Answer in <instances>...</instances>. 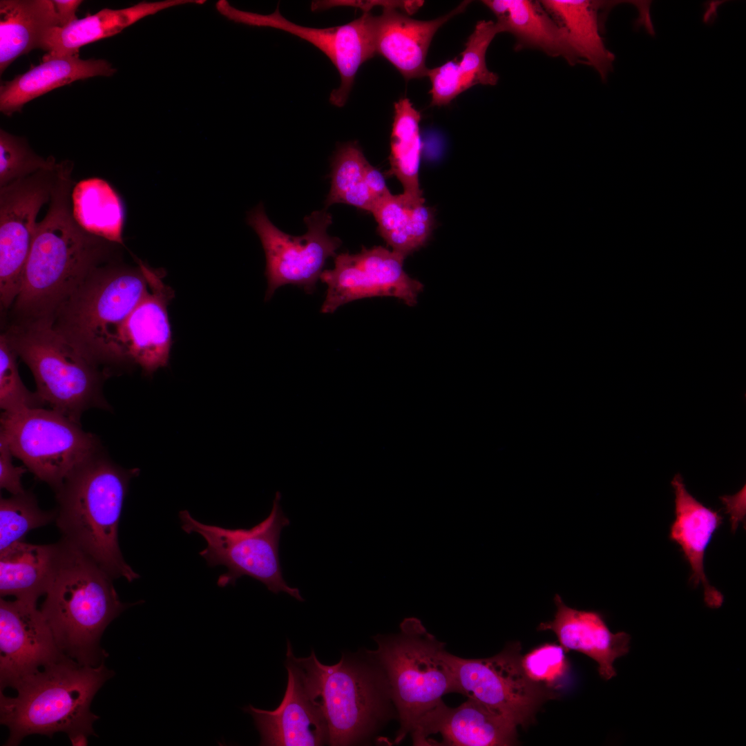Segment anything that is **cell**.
<instances>
[{
	"label": "cell",
	"instance_id": "e575fe53",
	"mask_svg": "<svg viewBox=\"0 0 746 746\" xmlns=\"http://www.w3.org/2000/svg\"><path fill=\"white\" fill-rule=\"evenodd\" d=\"M59 166L53 157L37 155L23 138L0 131V187L25 178L40 171L55 170Z\"/></svg>",
	"mask_w": 746,
	"mask_h": 746
},
{
	"label": "cell",
	"instance_id": "484cf974",
	"mask_svg": "<svg viewBox=\"0 0 746 746\" xmlns=\"http://www.w3.org/2000/svg\"><path fill=\"white\" fill-rule=\"evenodd\" d=\"M500 32L495 21H479L459 58L428 69L431 106L448 105L459 94L478 84H497L499 76L488 68L486 55L495 35Z\"/></svg>",
	"mask_w": 746,
	"mask_h": 746
},
{
	"label": "cell",
	"instance_id": "4fadbf2b",
	"mask_svg": "<svg viewBox=\"0 0 746 746\" xmlns=\"http://www.w3.org/2000/svg\"><path fill=\"white\" fill-rule=\"evenodd\" d=\"M35 173L0 187V303L7 312L17 297L41 207L49 202L58 169Z\"/></svg>",
	"mask_w": 746,
	"mask_h": 746
},
{
	"label": "cell",
	"instance_id": "5b68a950",
	"mask_svg": "<svg viewBox=\"0 0 746 746\" xmlns=\"http://www.w3.org/2000/svg\"><path fill=\"white\" fill-rule=\"evenodd\" d=\"M120 256L93 269L61 303L50 321L52 328L84 355L113 375L129 365L120 329L149 290L140 265Z\"/></svg>",
	"mask_w": 746,
	"mask_h": 746
},
{
	"label": "cell",
	"instance_id": "8d00e7d4",
	"mask_svg": "<svg viewBox=\"0 0 746 746\" xmlns=\"http://www.w3.org/2000/svg\"><path fill=\"white\" fill-rule=\"evenodd\" d=\"M561 645L546 643L522 657L525 673L533 682L548 689L560 686L569 671V664Z\"/></svg>",
	"mask_w": 746,
	"mask_h": 746
},
{
	"label": "cell",
	"instance_id": "8fae6325",
	"mask_svg": "<svg viewBox=\"0 0 746 746\" xmlns=\"http://www.w3.org/2000/svg\"><path fill=\"white\" fill-rule=\"evenodd\" d=\"M247 221L258 236L265 254L266 300L271 298L278 287L289 284L312 293L326 261L337 255L336 251L342 243L338 238L327 233L332 217L325 209L305 216L307 232L298 236L277 228L267 217L262 203L248 213Z\"/></svg>",
	"mask_w": 746,
	"mask_h": 746
},
{
	"label": "cell",
	"instance_id": "836d02e7",
	"mask_svg": "<svg viewBox=\"0 0 746 746\" xmlns=\"http://www.w3.org/2000/svg\"><path fill=\"white\" fill-rule=\"evenodd\" d=\"M55 510H42L35 495L25 491L10 497L0 499V551L23 541L31 530L55 520Z\"/></svg>",
	"mask_w": 746,
	"mask_h": 746
},
{
	"label": "cell",
	"instance_id": "83f0119b",
	"mask_svg": "<svg viewBox=\"0 0 746 746\" xmlns=\"http://www.w3.org/2000/svg\"><path fill=\"white\" fill-rule=\"evenodd\" d=\"M59 26L51 0L0 1V73L18 57L35 48Z\"/></svg>",
	"mask_w": 746,
	"mask_h": 746
},
{
	"label": "cell",
	"instance_id": "f546056e",
	"mask_svg": "<svg viewBox=\"0 0 746 746\" xmlns=\"http://www.w3.org/2000/svg\"><path fill=\"white\" fill-rule=\"evenodd\" d=\"M377 231L392 251L406 257L423 246L430 237L434 214L424 200L392 193L380 200L371 213Z\"/></svg>",
	"mask_w": 746,
	"mask_h": 746
},
{
	"label": "cell",
	"instance_id": "d6986e66",
	"mask_svg": "<svg viewBox=\"0 0 746 746\" xmlns=\"http://www.w3.org/2000/svg\"><path fill=\"white\" fill-rule=\"evenodd\" d=\"M136 261L147 278L149 290L123 323L120 344L129 365L140 366L151 376L168 365L172 336L167 307L173 291L162 280V270L151 268L141 260Z\"/></svg>",
	"mask_w": 746,
	"mask_h": 746
},
{
	"label": "cell",
	"instance_id": "5bb4252c",
	"mask_svg": "<svg viewBox=\"0 0 746 746\" xmlns=\"http://www.w3.org/2000/svg\"><path fill=\"white\" fill-rule=\"evenodd\" d=\"M216 8L222 16L236 23L251 26L278 29L295 35L323 52L337 69L340 86L333 90L330 103L343 107L347 102L360 66L376 55L372 31V17L363 12L358 19L344 25L325 28H311L294 23L285 18L278 8L268 15L239 10L227 1L220 0Z\"/></svg>",
	"mask_w": 746,
	"mask_h": 746
},
{
	"label": "cell",
	"instance_id": "3957f363",
	"mask_svg": "<svg viewBox=\"0 0 746 746\" xmlns=\"http://www.w3.org/2000/svg\"><path fill=\"white\" fill-rule=\"evenodd\" d=\"M113 676L104 662L84 665L64 656L21 681L17 696L0 691V722L9 730L4 745H18L32 734L51 738L57 732L67 734L73 745H86L89 736H97L93 725L99 719L90 711L91 702Z\"/></svg>",
	"mask_w": 746,
	"mask_h": 746
},
{
	"label": "cell",
	"instance_id": "f1b7e54d",
	"mask_svg": "<svg viewBox=\"0 0 746 746\" xmlns=\"http://www.w3.org/2000/svg\"><path fill=\"white\" fill-rule=\"evenodd\" d=\"M60 542L32 544L17 542L0 551V595L35 603L46 593L59 553Z\"/></svg>",
	"mask_w": 746,
	"mask_h": 746
},
{
	"label": "cell",
	"instance_id": "d4e9b609",
	"mask_svg": "<svg viewBox=\"0 0 746 746\" xmlns=\"http://www.w3.org/2000/svg\"><path fill=\"white\" fill-rule=\"evenodd\" d=\"M105 59H82L79 54L44 57L39 65L6 82L0 87V111L10 115L28 102L60 86L95 76L109 77L116 73Z\"/></svg>",
	"mask_w": 746,
	"mask_h": 746
},
{
	"label": "cell",
	"instance_id": "7a4b0ae2",
	"mask_svg": "<svg viewBox=\"0 0 746 746\" xmlns=\"http://www.w3.org/2000/svg\"><path fill=\"white\" fill-rule=\"evenodd\" d=\"M138 468L125 469L102 450L78 464L55 490V522L61 539L97 563L113 579L140 577L126 562L118 541L121 513L131 479Z\"/></svg>",
	"mask_w": 746,
	"mask_h": 746
},
{
	"label": "cell",
	"instance_id": "74e56055",
	"mask_svg": "<svg viewBox=\"0 0 746 746\" xmlns=\"http://www.w3.org/2000/svg\"><path fill=\"white\" fill-rule=\"evenodd\" d=\"M13 457L6 439L0 434V488L12 495H19L26 491L21 477L28 469L26 466H15Z\"/></svg>",
	"mask_w": 746,
	"mask_h": 746
},
{
	"label": "cell",
	"instance_id": "9c48e42d",
	"mask_svg": "<svg viewBox=\"0 0 746 746\" xmlns=\"http://www.w3.org/2000/svg\"><path fill=\"white\" fill-rule=\"evenodd\" d=\"M277 492L269 515L251 528H226L209 525L194 519L186 510H181L179 517L182 529L188 534H200L207 547L200 552L209 566L222 565L227 573L217 580L220 587L235 585L242 576H249L264 584L274 593L285 592L298 601H303L300 591L289 586L283 577L278 555L279 539L283 528L289 524Z\"/></svg>",
	"mask_w": 746,
	"mask_h": 746
},
{
	"label": "cell",
	"instance_id": "e0dca14e",
	"mask_svg": "<svg viewBox=\"0 0 746 746\" xmlns=\"http://www.w3.org/2000/svg\"><path fill=\"white\" fill-rule=\"evenodd\" d=\"M64 656L37 604L1 598V691Z\"/></svg>",
	"mask_w": 746,
	"mask_h": 746
},
{
	"label": "cell",
	"instance_id": "ba28073f",
	"mask_svg": "<svg viewBox=\"0 0 746 746\" xmlns=\"http://www.w3.org/2000/svg\"><path fill=\"white\" fill-rule=\"evenodd\" d=\"M298 660L308 687L321 703L329 745L362 743L396 715L386 677L367 652L365 658L343 654L332 665L321 663L314 651Z\"/></svg>",
	"mask_w": 746,
	"mask_h": 746
},
{
	"label": "cell",
	"instance_id": "4dcf8cb0",
	"mask_svg": "<svg viewBox=\"0 0 746 746\" xmlns=\"http://www.w3.org/2000/svg\"><path fill=\"white\" fill-rule=\"evenodd\" d=\"M71 210L75 221L86 231L124 246L122 238L124 205L119 194L106 181L91 178L74 185Z\"/></svg>",
	"mask_w": 746,
	"mask_h": 746
},
{
	"label": "cell",
	"instance_id": "30bf717a",
	"mask_svg": "<svg viewBox=\"0 0 746 746\" xmlns=\"http://www.w3.org/2000/svg\"><path fill=\"white\" fill-rule=\"evenodd\" d=\"M0 434L14 457L55 491L82 461L102 449L81 423L52 409L2 412Z\"/></svg>",
	"mask_w": 746,
	"mask_h": 746
},
{
	"label": "cell",
	"instance_id": "52a82bcc",
	"mask_svg": "<svg viewBox=\"0 0 746 746\" xmlns=\"http://www.w3.org/2000/svg\"><path fill=\"white\" fill-rule=\"evenodd\" d=\"M30 370L46 405L79 423L88 409L110 410L103 386L111 376L57 332L48 320L6 322L1 333Z\"/></svg>",
	"mask_w": 746,
	"mask_h": 746
},
{
	"label": "cell",
	"instance_id": "603a6c76",
	"mask_svg": "<svg viewBox=\"0 0 746 746\" xmlns=\"http://www.w3.org/2000/svg\"><path fill=\"white\" fill-rule=\"evenodd\" d=\"M495 16L501 32L515 38L514 49L537 50L547 56L563 59L568 65L581 64L562 28L539 1L484 0Z\"/></svg>",
	"mask_w": 746,
	"mask_h": 746
},
{
	"label": "cell",
	"instance_id": "d6a6232c",
	"mask_svg": "<svg viewBox=\"0 0 746 746\" xmlns=\"http://www.w3.org/2000/svg\"><path fill=\"white\" fill-rule=\"evenodd\" d=\"M367 162L356 142H347L338 148L331 163V186L325 201L326 207L342 203L372 213L376 201L366 182Z\"/></svg>",
	"mask_w": 746,
	"mask_h": 746
},
{
	"label": "cell",
	"instance_id": "9a60e30c",
	"mask_svg": "<svg viewBox=\"0 0 746 746\" xmlns=\"http://www.w3.org/2000/svg\"><path fill=\"white\" fill-rule=\"evenodd\" d=\"M405 258L381 246L363 247L354 254H337L334 268L324 269L320 276L327 286L321 312L332 314L346 303L365 298L410 299L417 289V281L404 271Z\"/></svg>",
	"mask_w": 746,
	"mask_h": 746
},
{
	"label": "cell",
	"instance_id": "f35d334b",
	"mask_svg": "<svg viewBox=\"0 0 746 746\" xmlns=\"http://www.w3.org/2000/svg\"><path fill=\"white\" fill-rule=\"evenodd\" d=\"M423 1H321L313 2L311 8L313 11H316L343 6L360 8L363 12H367L373 7L379 6L382 8L391 7L400 9L408 15L417 11L423 6Z\"/></svg>",
	"mask_w": 746,
	"mask_h": 746
},
{
	"label": "cell",
	"instance_id": "8992f818",
	"mask_svg": "<svg viewBox=\"0 0 746 746\" xmlns=\"http://www.w3.org/2000/svg\"><path fill=\"white\" fill-rule=\"evenodd\" d=\"M374 640L376 649L366 652L386 677L400 724L394 740L399 743L443 696L461 690L445 644L419 618H405L398 633L377 635Z\"/></svg>",
	"mask_w": 746,
	"mask_h": 746
},
{
	"label": "cell",
	"instance_id": "7c38bea8",
	"mask_svg": "<svg viewBox=\"0 0 746 746\" xmlns=\"http://www.w3.org/2000/svg\"><path fill=\"white\" fill-rule=\"evenodd\" d=\"M520 644H508L487 658L467 659L448 652L461 694L478 700L523 727L555 693L531 680L522 665Z\"/></svg>",
	"mask_w": 746,
	"mask_h": 746
},
{
	"label": "cell",
	"instance_id": "6da1fadb",
	"mask_svg": "<svg viewBox=\"0 0 746 746\" xmlns=\"http://www.w3.org/2000/svg\"><path fill=\"white\" fill-rule=\"evenodd\" d=\"M73 164L61 162L48 209L37 223L19 293L7 322L50 321L61 303L96 267L119 256L123 245L83 229L71 210Z\"/></svg>",
	"mask_w": 746,
	"mask_h": 746
},
{
	"label": "cell",
	"instance_id": "ac0fdd59",
	"mask_svg": "<svg viewBox=\"0 0 746 746\" xmlns=\"http://www.w3.org/2000/svg\"><path fill=\"white\" fill-rule=\"evenodd\" d=\"M517 723L487 705L468 698L457 707L442 700L411 729L417 746H508L517 739Z\"/></svg>",
	"mask_w": 746,
	"mask_h": 746
},
{
	"label": "cell",
	"instance_id": "ffe728a7",
	"mask_svg": "<svg viewBox=\"0 0 746 746\" xmlns=\"http://www.w3.org/2000/svg\"><path fill=\"white\" fill-rule=\"evenodd\" d=\"M470 3L464 1L448 14L428 21L414 19L394 8H383L381 15L372 17L376 55L390 62L405 80L427 76L425 60L434 34Z\"/></svg>",
	"mask_w": 746,
	"mask_h": 746
},
{
	"label": "cell",
	"instance_id": "1f68e13d",
	"mask_svg": "<svg viewBox=\"0 0 746 746\" xmlns=\"http://www.w3.org/2000/svg\"><path fill=\"white\" fill-rule=\"evenodd\" d=\"M420 120V113L408 98H401L394 103L389 174L400 181L403 194L417 200H424L419 182L421 153Z\"/></svg>",
	"mask_w": 746,
	"mask_h": 746
},
{
	"label": "cell",
	"instance_id": "cb8c5ba5",
	"mask_svg": "<svg viewBox=\"0 0 746 746\" xmlns=\"http://www.w3.org/2000/svg\"><path fill=\"white\" fill-rule=\"evenodd\" d=\"M544 8L564 31L581 61L593 67L602 81L613 70L614 55L602 37L606 17L620 1L542 0Z\"/></svg>",
	"mask_w": 746,
	"mask_h": 746
},
{
	"label": "cell",
	"instance_id": "7402d4cb",
	"mask_svg": "<svg viewBox=\"0 0 746 746\" xmlns=\"http://www.w3.org/2000/svg\"><path fill=\"white\" fill-rule=\"evenodd\" d=\"M671 484L675 492V519L669 537L680 547L691 567V583L694 587L702 586L705 602L709 607L718 608L723 602V596L709 583L704 561L707 547L722 524L723 517L687 491L680 475H675Z\"/></svg>",
	"mask_w": 746,
	"mask_h": 746
},
{
	"label": "cell",
	"instance_id": "d590c367",
	"mask_svg": "<svg viewBox=\"0 0 746 746\" xmlns=\"http://www.w3.org/2000/svg\"><path fill=\"white\" fill-rule=\"evenodd\" d=\"M18 356L5 336H0V408L3 412H18L46 405L37 392L28 390L18 370Z\"/></svg>",
	"mask_w": 746,
	"mask_h": 746
},
{
	"label": "cell",
	"instance_id": "277c9868",
	"mask_svg": "<svg viewBox=\"0 0 746 746\" xmlns=\"http://www.w3.org/2000/svg\"><path fill=\"white\" fill-rule=\"evenodd\" d=\"M113 580L93 560L60 539L56 566L40 610L61 653L82 664L97 666L104 662L108 654L99 645L102 633L122 612L136 604L119 600Z\"/></svg>",
	"mask_w": 746,
	"mask_h": 746
},
{
	"label": "cell",
	"instance_id": "4316f807",
	"mask_svg": "<svg viewBox=\"0 0 746 746\" xmlns=\"http://www.w3.org/2000/svg\"><path fill=\"white\" fill-rule=\"evenodd\" d=\"M198 0L141 1L121 9L104 8L77 19L66 27H56L50 32L44 57H59L78 54L82 46L115 35L140 19L162 10L187 3L202 4Z\"/></svg>",
	"mask_w": 746,
	"mask_h": 746
},
{
	"label": "cell",
	"instance_id": "ab89813d",
	"mask_svg": "<svg viewBox=\"0 0 746 746\" xmlns=\"http://www.w3.org/2000/svg\"><path fill=\"white\" fill-rule=\"evenodd\" d=\"M52 2L59 19V27H66L78 19L76 17V11L82 1L53 0Z\"/></svg>",
	"mask_w": 746,
	"mask_h": 746
},
{
	"label": "cell",
	"instance_id": "2e32d148",
	"mask_svg": "<svg viewBox=\"0 0 746 746\" xmlns=\"http://www.w3.org/2000/svg\"><path fill=\"white\" fill-rule=\"evenodd\" d=\"M288 681L284 698L274 710L249 705L243 708L254 718L260 745L316 746L329 743V729L321 702L306 682L303 669L287 643Z\"/></svg>",
	"mask_w": 746,
	"mask_h": 746
},
{
	"label": "cell",
	"instance_id": "44dd1931",
	"mask_svg": "<svg viewBox=\"0 0 746 746\" xmlns=\"http://www.w3.org/2000/svg\"><path fill=\"white\" fill-rule=\"evenodd\" d=\"M554 603L556 612L553 620L542 622L538 630L553 631L566 651H577L591 658L597 663L599 674L604 680L615 676L613 662L629 653V635L612 633L600 613L569 607L558 594L555 595Z\"/></svg>",
	"mask_w": 746,
	"mask_h": 746
}]
</instances>
